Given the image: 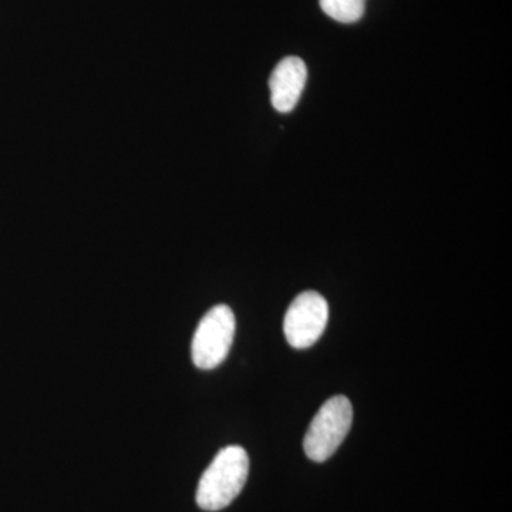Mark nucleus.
I'll use <instances>...</instances> for the list:
<instances>
[{
  "label": "nucleus",
  "instance_id": "obj_6",
  "mask_svg": "<svg viewBox=\"0 0 512 512\" xmlns=\"http://www.w3.org/2000/svg\"><path fill=\"white\" fill-rule=\"evenodd\" d=\"M323 12L340 23H355L365 13L366 0H319Z\"/></svg>",
  "mask_w": 512,
  "mask_h": 512
},
{
  "label": "nucleus",
  "instance_id": "obj_5",
  "mask_svg": "<svg viewBox=\"0 0 512 512\" xmlns=\"http://www.w3.org/2000/svg\"><path fill=\"white\" fill-rule=\"evenodd\" d=\"M308 79V69L302 59L296 56L285 57L276 64L269 79L272 106L279 113H289L301 99Z\"/></svg>",
  "mask_w": 512,
  "mask_h": 512
},
{
  "label": "nucleus",
  "instance_id": "obj_1",
  "mask_svg": "<svg viewBox=\"0 0 512 512\" xmlns=\"http://www.w3.org/2000/svg\"><path fill=\"white\" fill-rule=\"evenodd\" d=\"M248 473L249 458L244 448H222L202 474L197 490L198 507L211 512L227 508L241 494Z\"/></svg>",
  "mask_w": 512,
  "mask_h": 512
},
{
  "label": "nucleus",
  "instance_id": "obj_2",
  "mask_svg": "<svg viewBox=\"0 0 512 512\" xmlns=\"http://www.w3.org/2000/svg\"><path fill=\"white\" fill-rule=\"evenodd\" d=\"M352 421L353 407L348 397H330L313 417L303 440L306 456L316 463L332 457L348 436Z\"/></svg>",
  "mask_w": 512,
  "mask_h": 512
},
{
  "label": "nucleus",
  "instance_id": "obj_3",
  "mask_svg": "<svg viewBox=\"0 0 512 512\" xmlns=\"http://www.w3.org/2000/svg\"><path fill=\"white\" fill-rule=\"evenodd\" d=\"M235 315L227 305H217L205 313L195 330L191 357L198 369L211 370L227 359L235 336Z\"/></svg>",
  "mask_w": 512,
  "mask_h": 512
},
{
  "label": "nucleus",
  "instance_id": "obj_4",
  "mask_svg": "<svg viewBox=\"0 0 512 512\" xmlns=\"http://www.w3.org/2000/svg\"><path fill=\"white\" fill-rule=\"evenodd\" d=\"M329 319V305L318 292L308 291L296 296L284 320V332L289 345L308 349L325 332Z\"/></svg>",
  "mask_w": 512,
  "mask_h": 512
}]
</instances>
